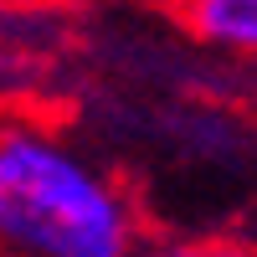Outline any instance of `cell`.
I'll return each instance as SVG.
<instances>
[{
	"label": "cell",
	"instance_id": "6da1fadb",
	"mask_svg": "<svg viewBox=\"0 0 257 257\" xmlns=\"http://www.w3.org/2000/svg\"><path fill=\"white\" fill-rule=\"evenodd\" d=\"M144 211L62 123L0 113V257H139Z\"/></svg>",
	"mask_w": 257,
	"mask_h": 257
},
{
	"label": "cell",
	"instance_id": "7a4b0ae2",
	"mask_svg": "<svg viewBox=\"0 0 257 257\" xmlns=\"http://www.w3.org/2000/svg\"><path fill=\"white\" fill-rule=\"evenodd\" d=\"M170 11L190 41L237 62H257V0H170Z\"/></svg>",
	"mask_w": 257,
	"mask_h": 257
},
{
	"label": "cell",
	"instance_id": "3957f363",
	"mask_svg": "<svg viewBox=\"0 0 257 257\" xmlns=\"http://www.w3.org/2000/svg\"><path fill=\"white\" fill-rule=\"evenodd\" d=\"M144 257H257V247L242 237H180V242H165Z\"/></svg>",
	"mask_w": 257,
	"mask_h": 257
},
{
	"label": "cell",
	"instance_id": "277c9868",
	"mask_svg": "<svg viewBox=\"0 0 257 257\" xmlns=\"http://www.w3.org/2000/svg\"><path fill=\"white\" fill-rule=\"evenodd\" d=\"M139 257H144V252H139Z\"/></svg>",
	"mask_w": 257,
	"mask_h": 257
}]
</instances>
